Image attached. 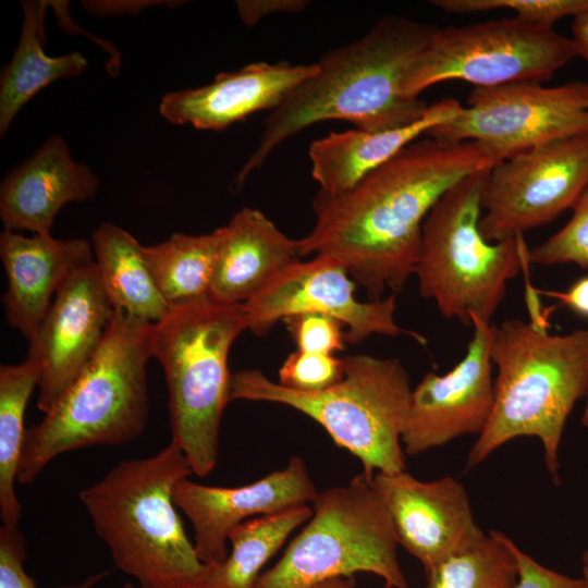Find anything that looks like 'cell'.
Returning <instances> with one entry per match:
<instances>
[{"label":"cell","mask_w":588,"mask_h":588,"mask_svg":"<svg viewBox=\"0 0 588 588\" xmlns=\"http://www.w3.org/2000/svg\"><path fill=\"white\" fill-rule=\"evenodd\" d=\"M40 373V364L32 355L21 364L0 367V516L5 527H17L22 516L15 481L27 430L25 409Z\"/></svg>","instance_id":"cell-26"},{"label":"cell","mask_w":588,"mask_h":588,"mask_svg":"<svg viewBox=\"0 0 588 588\" xmlns=\"http://www.w3.org/2000/svg\"><path fill=\"white\" fill-rule=\"evenodd\" d=\"M588 186V132L503 159L489 169L480 230L502 242L550 223Z\"/></svg>","instance_id":"cell-12"},{"label":"cell","mask_w":588,"mask_h":588,"mask_svg":"<svg viewBox=\"0 0 588 588\" xmlns=\"http://www.w3.org/2000/svg\"><path fill=\"white\" fill-rule=\"evenodd\" d=\"M491 359L497 367L493 409L468 452L466 470L512 439L535 437L559 483L564 427L588 393V329L552 334L531 321L509 319L495 326Z\"/></svg>","instance_id":"cell-4"},{"label":"cell","mask_w":588,"mask_h":588,"mask_svg":"<svg viewBox=\"0 0 588 588\" xmlns=\"http://www.w3.org/2000/svg\"><path fill=\"white\" fill-rule=\"evenodd\" d=\"M222 228L206 234L174 233L168 240L144 246V256L160 293L170 304L209 295Z\"/></svg>","instance_id":"cell-27"},{"label":"cell","mask_w":588,"mask_h":588,"mask_svg":"<svg viewBox=\"0 0 588 588\" xmlns=\"http://www.w3.org/2000/svg\"><path fill=\"white\" fill-rule=\"evenodd\" d=\"M583 572L584 575L588 577V550L583 554Z\"/></svg>","instance_id":"cell-40"},{"label":"cell","mask_w":588,"mask_h":588,"mask_svg":"<svg viewBox=\"0 0 588 588\" xmlns=\"http://www.w3.org/2000/svg\"><path fill=\"white\" fill-rule=\"evenodd\" d=\"M462 108L456 99L446 98L428 106L419 119L401 127L331 132L311 142L308 155L319 192L336 196L350 191L421 135L455 118Z\"/></svg>","instance_id":"cell-21"},{"label":"cell","mask_w":588,"mask_h":588,"mask_svg":"<svg viewBox=\"0 0 588 588\" xmlns=\"http://www.w3.org/2000/svg\"><path fill=\"white\" fill-rule=\"evenodd\" d=\"M342 379L330 388L303 392L274 382L258 369L231 376L230 401L290 406L321 425L339 446L355 455L369 478L405 470L402 433L412 388L397 358L358 354L343 358Z\"/></svg>","instance_id":"cell-7"},{"label":"cell","mask_w":588,"mask_h":588,"mask_svg":"<svg viewBox=\"0 0 588 588\" xmlns=\"http://www.w3.org/2000/svg\"><path fill=\"white\" fill-rule=\"evenodd\" d=\"M309 523L255 588H310L357 572L381 577L384 588H408L397 560L390 514L364 473L317 494Z\"/></svg>","instance_id":"cell-9"},{"label":"cell","mask_w":588,"mask_h":588,"mask_svg":"<svg viewBox=\"0 0 588 588\" xmlns=\"http://www.w3.org/2000/svg\"><path fill=\"white\" fill-rule=\"evenodd\" d=\"M372 485L397 539L422 565L426 578L446 559L486 537L464 486L453 477L421 481L406 470L377 473Z\"/></svg>","instance_id":"cell-16"},{"label":"cell","mask_w":588,"mask_h":588,"mask_svg":"<svg viewBox=\"0 0 588 588\" xmlns=\"http://www.w3.org/2000/svg\"><path fill=\"white\" fill-rule=\"evenodd\" d=\"M174 2L176 1H84L82 4L90 14L106 16L136 14L152 5L171 4Z\"/></svg>","instance_id":"cell-37"},{"label":"cell","mask_w":588,"mask_h":588,"mask_svg":"<svg viewBox=\"0 0 588 588\" xmlns=\"http://www.w3.org/2000/svg\"><path fill=\"white\" fill-rule=\"evenodd\" d=\"M114 309L95 259L74 269L57 291L29 341L41 367L38 408L47 414L99 347Z\"/></svg>","instance_id":"cell-15"},{"label":"cell","mask_w":588,"mask_h":588,"mask_svg":"<svg viewBox=\"0 0 588 588\" xmlns=\"http://www.w3.org/2000/svg\"><path fill=\"white\" fill-rule=\"evenodd\" d=\"M297 350L308 353L332 354L345 348L344 326L320 314L296 315L282 320Z\"/></svg>","instance_id":"cell-33"},{"label":"cell","mask_w":588,"mask_h":588,"mask_svg":"<svg viewBox=\"0 0 588 588\" xmlns=\"http://www.w3.org/2000/svg\"><path fill=\"white\" fill-rule=\"evenodd\" d=\"M572 40L577 57H581L588 63V9L573 17Z\"/></svg>","instance_id":"cell-38"},{"label":"cell","mask_w":588,"mask_h":588,"mask_svg":"<svg viewBox=\"0 0 588 588\" xmlns=\"http://www.w3.org/2000/svg\"><path fill=\"white\" fill-rule=\"evenodd\" d=\"M575 57L572 38L515 16L437 28L408 74L404 91L419 98L428 87L455 79L475 87L542 83Z\"/></svg>","instance_id":"cell-10"},{"label":"cell","mask_w":588,"mask_h":588,"mask_svg":"<svg viewBox=\"0 0 588 588\" xmlns=\"http://www.w3.org/2000/svg\"><path fill=\"white\" fill-rule=\"evenodd\" d=\"M537 294L554 298L576 315L588 319V275L576 280L566 291H540Z\"/></svg>","instance_id":"cell-36"},{"label":"cell","mask_w":588,"mask_h":588,"mask_svg":"<svg viewBox=\"0 0 588 588\" xmlns=\"http://www.w3.org/2000/svg\"><path fill=\"white\" fill-rule=\"evenodd\" d=\"M572 210V217L563 228L528 250L529 264H575L588 268V186Z\"/></svg>","instance_id":"cell-30"},{"label":"cell","mask_w":588,"mask_h":588,"mask_svg":"<svg viewBox=\"0 0 588 588\" xmlns=\"http://www.w3.org/2000/svg\"><path fill=\"white\" fill-rule=\"evenodd\" d=\"M317 494L304 460L293 456L286 467L241 487H211L184 478L175 485L173 500L193 526L199 560L218 565L229 555L226 541L235 526L255 515L314 502Z\"/></svg>","instance_id":"cell-17"},{"label":"cell","mask_w":588,"mask_h":588,"mask_svg":"<svg viewBox=\"0 0 588 588\" xmlns=\"http://www.w3.org/2000/svg\"><path fill=\"white\" fill-rule=\"evenodd\" d=\"M584 577L588 580V577L584 575Z\"/></svg>","instance_id":"cell-43"},{"label":"cell","mask_w":588,"mask_h":588,"mask_svg":"<svg viewBox=\"0 0 588 588\" xmlns=\"http://www.w3.org/2000/svg\"><path fill=\"white\" fill-rule=\"evenodd\" d=\"M431 3L451 14L509 10L519 20L549 27L588 9V0H434Z\"/></svg>","instance_id":"cell-29"},{"label":"cell","mask_w":588,"mask_h":588,"mask_svg":"<svg viewBox=\"0 0 588 588\" xmlns=\"http://www.w3.org/2000/svg\"><path fill=\"white\" fill-rule=\"evenodd\" d=\"M98 187V176L73 159L61 136L53 135L1 182L0 218L4 230L50 235L60 209L93 198Z\"/></svg>","instance_id":"cell-19"},{"label":"cell","mask_w":588,"mask_h":588,"mask_svg":"<svg viewBox=\"0 0 588 588\" xmlns=\"http://www.w3.org/2000/svg\"><path fill=\"white\" fill-rule=\"evenodd\" d=\"M247 329L244 304L209 295L170 305L152 326V357L166 376L171 439L198 476L217 464L220 425L230 402L228 356Z\"/></svg>","instance_id":"cell-6"},{"label":"cell","mask_w":588,"mask_h":588,"mask_svg":"<svg viewBox=\"0 0 588 588\" xmlns=\"http://www.w3.org/2000/svg\"><path fill=\"white\" fill-rule=\"evenodd\" d=\"M193 474L172 439L149 457L125 460L78 498L115 566L139 588H205L208 565L185 534L173 500Z\"/></svg>","instance_id":"cell-3"},{"label":"cell","mask_w":588,"mask_h":588,"mask_svg":"<svg viewBox=\"0 0 588 588\" xmlns=\"http://www.w3.org/2000/svg\"><path fill=\"white\" fill-rule=\"evenodd\" d=\"M501 161L476 142L427 136L403 148L350 191L318 193L311 231L298 238L301 256L339 260L369 301L397 293L415 274L424 222L456 183Z\"/></svg>","instance_id":"cell-1"},{"label":"cell","mask_w":588,"mask_h":588,"mask_svg":"<svg viewBox=\"0 0 588 588\" xmlns=\"http://www.w3.org/2000/svg\"><path fill=\"white\" fill-rule=\"evenodd\" d=\"M95 264L114 310L156 323L170 308L149 271L144 246L124 229L102 223L91 235Z\"/></svg>","instance_id":"cell-23"},{"label":"cell","mask_w":588,"mask_h":588,"mask_svg":"<svg viewBox=\"0 0 588 588\" xmlns=\"http://www.w3.org/2000/svg\"><path fill=\"white\" fill-rule=\"evenodd\" d=\"M464 357L446 373H426L412 390L402 445L408 455L480 434L492 414L494 380L491 344L495 326L473 318Z\"/></svg>","instance_id":"cell-14"},{"label":"cell","mask_w":588,"mask_h":588,"mask_svg":"<svg viewBox=\"0 0 588 588\" xmlns=\"http://www.w3.org/2000/svg\"><path fill=\"white\" fill-rule=\"evenodd\" d=\"M222 228L209 296L244 304L299 259V241L286 236L260 210L244 207Z\"/></svg>","instance_id":"cell-22"},{"label":"cell","mask_w":588,"mask_h":588,"mask_svg":"<svg viewBox=\"0 0 588 588\" xmlns=\"http://www.w3.org/2000/svg\"><path fill=\"white\" fill-rule=\"evenodd\" d=\"M587 402H586V407H585V411H584V414H583V418H581V421H583V425L588 428V393H587Z\"/></svg>","instance_id":"cell-41"},{"label":"cell","mask_w":588,"mask_h":588,"mask_svg":"<svg viewBox=\"0 0 588 588\" xmlns=\"http://www.w3.org/2000/svg\"><path fill=\"white\" fill-rule=\"evenodd\" d=\"M343 373V358L297 350L282 363L278 382L289 389L316 392L338 383Z\"/></svg>","instance_id":"cell-31"},{"label":"cell","mask_w":588,"mask_h":588,"mask_svg":"<svg viewBox=\"0 0 588 588\" xmlns=\"http://www.w3.org/2000/svg\"><path fill=\"white\" fill-rule=\"evenodd\" d=\"M355 581L353 577H338L318 583L310 588H354Z\"/></svg>","instance_id":"cell-39"},{"label":"cell","mask_w":588,"mask_h":588,"mask_svg":"<svg viewBox=\"0 0 588 588\" xmlns=\"http://www.w3.org/2000/svg\"><path fill=\"white\" fill-rule=\"evenodd\" d=\"M152 326L114 310L82 372L35 426L26 430L17 481L29 483L56 457L139 437L148 418L146 367Z\"/></svg>","instance_id":"cell-5"},{"label":"cell","mask_w":588,"mask_h":588,"mask_svg":"<svg viewBox=\"0 0 588 588\" xmlns=\"http://www.w3.org/2000/svg\"><path fill=\"white\" fill-rule=\"evenodd\" d=\"M123 588H139V587L136 585H133L132 583H126L124 584Z\"/></svg>","instance_id":"cell-42"},{"label":"cell","mask_w":588,"mask_h":588,"mask_svg":"<svg viewBox=\"0 0 588 588\" xmlns=\"http://www.w3.org/2000/svg\"><path fill=\"white\" fill-rule=\"evenodd\" d=\"M489 169L450 188L428 213L415 269L422 297L446 319L470 326L490 322L506 284L528 260L524 235L489 242L480 230L483 187Z\"/></svg>","instance_id":"cell-8"},{"label":"cell","mask_w":588,"mask_h":588,"mask_svg":"<svg viewBox=\"0 0 588 588\" xmlns=\"http://www.w3.org/2000/svg\"><path fill=\"white\" fill-rule=\"evenodd\" d=\"M511 540L491 530L475 546L444 560L427 577L428 588H513L517 567Z\"/></svg>","instance_id":"cell-28"},{"label":"cell","mask_w":588,"mask_h":588,"mask_svg":"<svg viewBox=\"0 0 588 588\" xmlns=\"http://www.w3.org/2000/svg\"><path fill=\"white\" fill-rule=\"evenodd\" d=\"M311 515L304 504L235 526L228 537L231 553L218 565L207 564L205 588H255L262 566Z\"/></svg>","instance_id":"cell-25"},{"label":"cell","mask_w":588,"mask_h":588,"mask_svg":"<svg viewBox=\"0 0 588 588\" xmlns=\"http://www.w3.org/2000/svg\"><path fill=\"white\" fill-rule=\"evenodd\" d=\"M309 5L305 0H250L237 1L236 8L241 20L246 25H255L265 16L274 13H295Z\"/></svg>","instance_id":"cell-35"},{"label":"cell","mask_w":588,"mask_h":588,"mask_svg":"<svg viewBox=\"0 0 588 588\" xmlns=\"http://www.w3.org/2000/svg\"><path fill=\"white\" fill-rule=\"evenodd\" d=\"M0 257L8 280L2 297L7 321L30 340L61 284L74 269L94 260V250L84 238L27 237L4 230Z\"/></svg>","instance_id":"cell-20"},{"label":"cell","mask_w":588,"mask_h":588,"mask_svg":"<svg viewBox=\"0 0 588 588\" xmlns=\"http://www.w3.org/2000/svg\"><path fill=\"white\" fill-rule=\"evenodd\" d=\"M317 71V63H250L204 86L166 94L159 111L172 124L220 131L255 112L273 110Z\"/></svg>","instance_id":"cell-18"},{"label":"cell","mask_w":588,"mask_h":588,"mask_svg":"<svg viewBox=\"0 0 588 588\" xmlns=\"http://www.w3.org/2000/svg\"><path fill=\"white\" fill-rule=\"evenodd\" d=\"M437 27L400 15L380 19L356 40L321 56L318 71L265 120L256 149L238 171L237 187L285 140L327 120L379 132L419 119L428 105L404 85Z\"/></svg>","instance_id":"cell-2"},{"label":"cell","mask_w":588,"mask_h":588,"mask_svg":"<svg viewBox=\"0 0 588 588\" xmlns=\"http://www.w3.org/2000/svg\"><path fill=\"white\" fill-rule=\"evenodd\" d=\"M583 132H588V83L518 82L475 87L467 106L427 136L446 143L476 142L503 160Z\"/></svg>","instance_id":"cell-11"},{"label":"cell","mask_w":588,"mask_h":588,"mask_svg":"<svg viewBox=\"0 0 588 588\" xmlns=\"http://www.w3.org/2000/svg\"><path fill=\"white\" fill-rule=\"evenodd\" d=\"M26 543L17 527L0 528V588H37L26 573L24 561ZM107 576V572L89 575L84 580L57 588H95Z\"/></svg>","instance_id":"cell-32"},{"label":"cell","mask_w":588,"mask_h":588,"mask_svg":"<svg viewBox=\"0 0 588 588\" xmlns=\"http://www.w3.org/2000/svg\"><path fill=\"white\" fill-rule=\"evenodd\" d=\"M49 1H22L24 12L19 45L0 76V136L23 106L52 82L82 74L87 66L79 52L61 57L45 53L44 17Z\"/></svg>","instance_id":"cell-24"},{"label":"cell","mask_w":588,"mask_h":588,"mask_svg":"<svg viewBox=\"0 0 588 588\" xmlns=\"http://www.w3.org/2000/svg\"><path fill=\"white\" fill-rule=\"evenodd\" d=\"M511 549L517 567V580L513 588H588L585 577L573 578L544 567L520 550L513 540Z\"/></svg>","instance_id":"cell-34"},{"label":"cell","mask_w":588,"mask_h":588,"mask_svg":"<svg viewBox=\"0 0 588 588\" xmlns=\"http://www.w3.org/2000/svg\"><path fill=\"white\" fill-rule=\"evenodd\" d=\"M395 295L360 302L355 297V282L346 268L329 256L296 260L273 275L250 299L244 303L248 329L266 334L278 321L303 314H320L340 321L346 342L357 344L372 334L420 335L404 330L395 321Z\"/></svg>","instance_id":"cell-13"}]
</instances>
